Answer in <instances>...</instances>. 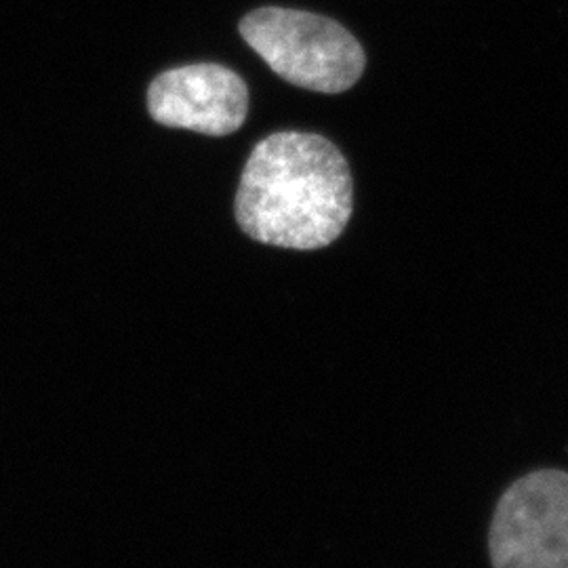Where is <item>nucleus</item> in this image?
Segmentation results:
<instances>
[{
	"mask_svg": "<svg viewBox=\"0 0 568 568\" xmlns=\"http://www.w3.org/2000/svg\"><path fill=\"white\" fill-rule=\"evenodd\" d=\"M352 204L344 154L323 135L283 131L253 148L234 211L253 241L314 251L344 234Z\"/></svg>",
	"mask_w": 568,
	"mask_h": 568,
	"instance_id": "1",
	"label": "nucleus"
},
{
	"mask_svg": "<svg viewBox=\"0 0 568 568\" xmlns=\"http://www.w3.org/2000/svg\"><path fill=\"white\" fill-rule=\"evenodd\" d=\"M493 568H568V474L541 469L514 483L495 509Z\"/></svg>",
	"mask_w": 568,
	"mask_h": 568,
	"instance_id": "3",
	"label": "nucleus"
},
{
	"mask_svg": "<svg viewBox=\"0 0 568 568\" xmlns=\"http://www.w3.org/2000/svg\"><path fill=\"white\" fill-rule=\"evenodd\" d=\"M150 116L164 126L224 138L243 126L248 89L220 63H194L163 72L148 89Z\"/></svg>",
	"mask_w": 568,
	"mask_h": 568,
	"instance_id": "4",
	"label": "nucleus"
},
{
	"mask_svg": "<svg viewBox=\"0 0 568 568\" xmlns=\"http://www.w3.org/2000/svg\"><path fill=\"white\" fill-rule=\"evenodd\" d=\"M241 37L283 79L335 95L361 81L366 55L342 23L325 16L262 7L239 26Z\"/></svg>",
	"mask_w": 568,
	"mask_h": 568,
	"instance_id": "2",
	"label": "nucleus"
}]
</instances>
